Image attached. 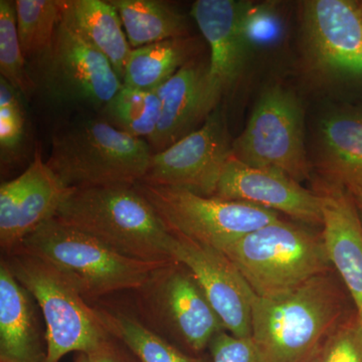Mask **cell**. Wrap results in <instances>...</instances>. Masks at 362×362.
Instances as JSON below:
<instances>
[{
  "instance_id": "23",
  "label": "cell",
  "mask_w": 362,
  "mask_h": 362,
  "mask_svg": "<svg viewBox=\"0 0 362 362\" xmlns=\"http://www.w3.org/2000/svg\"><path fill=\"white\" fill-rule=\"evenodd\" d=\"M199 47V40L188 35L133 49L126 64L123 84L156 90L183 66L197 59Z\"/></svg>"
},
{
  "instance_id": "27",
  "label": "cell",
  "mask_w": 362,
  "mask_h": 362,
  "mask_svg": "<svg viewBox=\"0 0 362 362\" xmlns=\"http://www.w3.org/2000/svg\"><path fill=\"white\" fill-rule=\"evenodd\" d=\"M23 95L0 77V160L13 166L25 159L28 146V117Z\"/></svg>"
},
{
  "instance_id": "24",
  "label": "cell",
  "mask_w": 362,
  "mask_h": 362,
  "mask_svg": "<svg viewBox=\"0 0 362 362\" xmlns=\"http://www.w3.org/2000/svg\"><path fill=\"white\" fill-rule=\"evenodd\" d=\"M118 11L132 49L188 37L185 14L159 0H109Z\"/></svg>"
},
{
  "instance_id": "34",
  "label": "cell",
  "mask_w": 362,
  "mask_h": 362,
  "mask_svg": "<svg viewBox=\"0 0 362 362\" xmlns=\"http://www.w3.org/2000/svg\"><path fill=\"white\" fill-rule=\"evenodd\" d=\"M0 362H6V361H0Z\"/></svg>"
},
{
  "instance_id": "9",
  "label": "cell",
  "mask_w": 362,
  "mask_h": 362,
  "mask_svg": "<svg viewBox=\"0 0 362 362\" xmlns=\"http://www.w3.org/2000/svg\"><path fill=\"white\" fill-rule=\"evenodd\" d=\"M233 156L302 182L310 177L305 147L304 114L294 93L280 85L259 96L246 128L232 145Z\"/></svg>"
},
{
  "instance_id": "4",
  "label": "cell",
  "mask_w": 362,
  "mask_h": 362,
  "mask_svg": "<svg viewBox=\"0 0 362 362\" xmlns=\"http://www.w3.org/2000/svg\"><path fill=\"white\" fill-rule=\"evenodd\" d=\"M18 249L56 267L89 305L117 293L134 291L152 272L168 263L127 258L54 216L28 235Z\"/></svg>"
},
{
  "instance_id": "18",
  "label": "cell",
  "mask_w": 362,
  "mask_h": 362,
  "mask_svg": "<svg viewBox=\"0 0 362 362\" xmlns=\"http://www.w3.org/2000/svg\"><path fill=\"white\" fill-rule=\"evenodd\" d=\"M251 2L235 0H197L192 18L211 51L209 78L221 96L237 82L249 51L243 20Z\"/></svg>"
},
{
  "instance_id": "13",
  "label": "cell",
  "mask_w": 362,
  "mask_h": 362,
  "mask_svg": "<svg viewBox=\"0 0 362 362\" xmlns=\"http://www.w3.org/2000/svg\"><path fill=\"white\" fill-rule=\"evenodd\" d=\"M305 44L313 65L332 75L362 78V4L352 0L303 4Z\"/></svg>"
},
{
  "instance_id": "10",
  "label": "cell",
  "mask_w": 362,
  "mask_h": 362,
  "mask_svg": "<svg viewBox=\"0 0 362 362\" xmlns=\"http://www.w3.org/2000/svg\"><path fill=\"white\" fill-rule=\"evenodd\" d=\"M35 61L37 84L58 104L100 113L123 86L110 62L64 13L51 47Z\"/></svg>"
},
{
  "instance_id": "26",
  "label": "cell",
  "mask_w": 362,
  "mask_h": 362,
  "mask_svg": "<svg viewBox=\"0 0 362 362\" xmlns=\"http://www.w3.org/2000/svg\"><path fill=\"white\" fill-rule=\"evenodd\" d=\"M18 37L25 59H39L51 47L63 18L62 0H16Z\"/></svg>"
},
{
  "instance_id": "22",
  "label": "cell",
  "mask_w": 362,
  "mask_h": 362,
  "mask_svg": "<svg viewBox=\"0 0 362 362\" xmlns=\"http://www.w3.org/2000/svg\"><path fill=\"white\" fill-rule=\"evenodd\" d=\"M90 306L105 329L125 343L140 362H211V357L187 354L148 329L131 307L112 303L108 298Z\"/></svg>"
},
{
  "instance_id": "30",
  "label": "cell",
  "mask_w": 362,
  "mask_h": 362,
  "mask_svg": "<svg viewBox=\"0 0 362 362\" xmlns=\"http://www.w3.org/2000/svg\"><path fill=\"white\" fill-rule=\"evenodd\" d=\"M282 21L269 4H251L243 20V33L249 49L276 44L282 35Z\"/></svg>"
},
{
  "instance_id": "16",
  "label": "cell",
  "mask_w": 362,
  "mask_h": 362,
  "mask_svg": "<svg viewBox=\"0 0 362 362\" xmlns=\"http://www.w3.org/2000/svg\"><path fill=\"white\" fill-rule=\"evenodd\" d=\"M161 118L148 144L153 153L168 148L204 125L221 94L209 78V63L194 59L157 89Z\"/></svg>"
},
{
  "instance_id": "19",
  "label": "cell",
  "mask_w": 362,
  "mask_h": 362,
  "mask_svg": "<svg viewBox=\"0 0 362 362\" xmlns=\"http://www.w3.org/2000/svg\"><path fill=\"white\" fill-rule=\"evenodd\" d=\"M0 261V361L45 362L47 338L39 305Z\"/></svg>"
},
{
  "instance_id": "31",
  "label": "cell",
  "mask_w": 362,
  "mask_h": 362,
  "mask_svg": "<svg viewBox=\"0 0 362 362\" xmlns=\"http://www.w3.org/2000/svg\"><path fill=\"white\" fill-rule=\"evenodd\" d=\"M209 350L211 362H259L251 339L233 337L226 330L214 337Z\"/></svg>"
},
{
  "instance_id": "1",
  "label": "cell",
  "mask_w": 362,
  "mask_h": 362,
  "mask_svg": "<svg viewBox=\"0 0 362 362\" xmlns=\"http://www.w3.org/2000/svg\"><path fill=\"white\" fill-rule=\"evenodd\" d=\"M342 321V295L326 272L289 291L256 296L251 341L259 362H308Z\"/></svg>"
},
{
  "instance_id": "28",
  "label": "cell",
  "mask_w": 362,
  "mask_h": 362,
  "mask_svg": "<svg viewBox=\"0 0 362 362\" xmlns=\"http://www.w3.org/2000/svg\"><path fill=\"white\" fill-rule=\"evenodd\" d=\"M0 74L23 97L35 89L18 37L16 1L0 0Z\"/></svg>"
},
{
  "instance_id": "6",
  "label": "cell",
  "mask_w": 362,
  "mask_h": 362,
  "mask_svg": "<svg viewBox=\"0 0 362 362\" xmlns=\"http://www.w3.org/2000/svg\"><path fill=\"white\" fill-rule=\"evenodd\" d=\"M129 293L139 320L187 354L199 356L225 330L192 272L180 262L159 267Z\"/></svg>"
},
{
  "instance_id": "17",
  "label": "cell",
  "mask_w": 362,
  "mask_h": 362,
  "mask_svg": "<svg viewBox=\"0 0 362 362\" xmlns=\"http://www.w3.org/2000/svg\"><path fill=\"white\" fill-rule=\"evenodd\" d=\"M322 204V239L334 267L356 305L362 322V221L344 185L329 182L317 192Z\"/></svg>"
},
{
  "instance_id": "12",
  "label": "cell",
  "mask_w": 362,
  "mask_h": 362,
  "mask_svg": "<svg viewBox=\"0 0 362 362\" xmlns=\"http://www.w3.org/2000/svg\"><path fill=\"white\" fill-rule=\"evenodd\" d=\"M175 235L171 252L199 283L226 332L251 339L255 295L239 269L220 250Z\"/></svg>"
},
{
  "instance_id": "3",
  "label": "cell",
  "mask_w": 362,
  "mask_h": 362,
  "mask_svg": "<svg viewBox=\"0 0 362 362\" xmlns=\"http://www.w3.org/2000/svg\"><path fill=\"white\" fill-rule=\"evenodd\" d=\"M151 147L101 116L71 119L54 132L47 164L70 189L134 187L148 170Z\"/></svg>"
},
{
  "instance_id": "33",
  "label": "cell",
  "mask_w": 362,
  "mask_h": 362,
  "mask_svg": "<svg viewBox=\"0 0 362 362\" xmlns=\"http://www.w3.org/2000/svg\"><path fill=\"white\" fill-rule=\"evenodd\" d=\"M347 189L349 190L350 194L354 197V201L356 202L357 211H358L362 221V188L352 187H347Z\"/></svg>"
},
{
  "instance_id": "21",
  "label": "cell",
  "mask_w": 362,
  "mask_h": 362,
  "mask_svg": "<svg viewBox=\"0 0 362 362\" xmlns=\"http://www.w3.org/2000/svg\"><path fill=\"white\" fill-rule=\"evenodd\" d=\"M64 16L97 51L110 62L122 80L132 47L120 16L110 1L62 0Z\"/></svg>"
},
{
  "instance_id": "15",
  "label": "cell",
  "mask_w": 362,
  "mask_h": 362,
  "mask_svg": "<svg viewBox=\"0 0 362 362\" xmlns=\"http://www.w3.org/2000/svg\"><path fill=\"white\" fill-rule=\"evenodd\" d=\"M214 197L271 209L305 225L322 226V204L317 192L283 173L252 168L233 156L223 169Z\"/></svg>"
},
{
  "instance_id": "29",
  "label": "cell",
  "mask_w": 362,
  "mask_h": 362,
  "mask_svg": "<svg viewBox=\"0 0 362 362\" xmlns=\"http://www.w3.org/2000/svg\"><path fill=\"white\" fill-rule=\"evenodd\" d=\"M308 362H362V322L358 316L343 320L331 331Z\"/></svg>"
},
{
  "instance_id": "11",
  "label": "cell",
  "mask_w": 362,
  "mask_h": 362,
  "mask_svg": "<svg viewBox=\"0 0 362 362\" xmlns=\"http://www.w3.org/2000/svg\"><path fill=\"white\" fill-rule=\"evenodd\" d=\"M232 145L225 113L218 107L201 128L153 153L141 182L214 197Z\"/></svg>"
},
{
  "instance_id": "5",
  "label": "cell",
  "mask_w": 362,
  "mask_h": 362,
  "mask_svg": "<svg viewBox=\"0 0 362 362\" xmlns=\"http://www.w3.org/2000/svg\"><path fill=\"white\" fill-rule=\"evenodd\" d=\"M223 254L257 297H271L329 272L322 235L283 220L247 233Z\"/></svg>"
},
{
  "instance_id": "8",
  "label": "cell",
  "mask_w": 362,
  "mask_h": 362,
  "mask_svg": "<svg viewBox=\"0 0 362 362\" xmlns=\"http://www.w3.org/2000/svg\"><path fill=\"white\" fill-rule=\"evenodd\" d=\"M135 187L173 235L221 252L247 233L282 220L276 211L247 202L202 197L183 188L142 182Z\"/></svg>"
},
{
  "instance_id": "32",
  "label": "cell",
  "mask_w": 362,
  "mask_h": 362,
  "mask_svg": "<svg viewBox=\"0 0 362 362\" xmlns=\"http://www.w3.org/2000/svg\"><path fill=\"white\" fill-rule=\"evenodd\" d=\"M74 362H140L129 347L112 337L97 349L78 354Z\"/></svg>"
},
{
  "instance_id": "7",
  "label": "cell",
  "mask_w": 362,
  "mask_h": 362,
  "mask_svg": "<svg viewBox=\"0 0 362 362\" xmlns=\"http://www.w3.org/2000/svg\"><path fill=\"white\" fill-rule=\"evenodd\" d=\"M9 270L39 305L45 319L47 358L88 352L111 337L70 280L45 259L18 249L4 255Z\"/></svg>"
},
{
  "instance_id": "25",
  "label": "cell",
  "mask_w": 362,
  "mask_h": 362,
  "mask_svg": "<svg viewBox=\"0 0 362 362\" xmlns=\"http://www.w3.org/2000/svg\"><path fill=\"white\" fill-rule=\"evenodd\" d=\"M99 115L117 129L148 141L160 122L161 102L157 90L123 84Z\"/></svg>"
},
{
  "instance_id": "20",
  "label": "cell",
  "mask_w": 362,
  "mask_h": 362,
  "mask_svg": "<svg viewBox=\"0 0 362 362\" xmlns=\"http://www.w3.org/2000/svg\"><path fill=\"white\" fill-rule=\"evenodd\" d=\"M317 135L318 166L331 182L362 188V110L328 113Z\"/></svg>"
},
{
  "instance_id": "2",
  "label": "cell",
  "mask_w": 362,
  "mask_h": 362,
  "mask_svg": "<svg viewBox=\"0 0 362 362\" xmlns=\"http://www.w3.org/2000/svg\"><path fill=\"white\" fill-rule=\"evenodd\" d=\"M54 218L127 258L175 261V235L135 185L71 189Z\"/></svg>"
},
{
  "instance_id": "14",
  "label": "cell",
  "mask_w": 362,
  "mask_h": 362,
  "mask_svg": "<svg viewBox=\"0 0 362 362\" xmlns=\"http://www.w3.org/2000/svg\"><path fill=\"white\" fill-rule=\"evenodd\" d=\"M44 161L40 147L18 177L0 187V247L11 254L45 221L56 216L71 192Z\"/></svg>"
}]
</instances>
